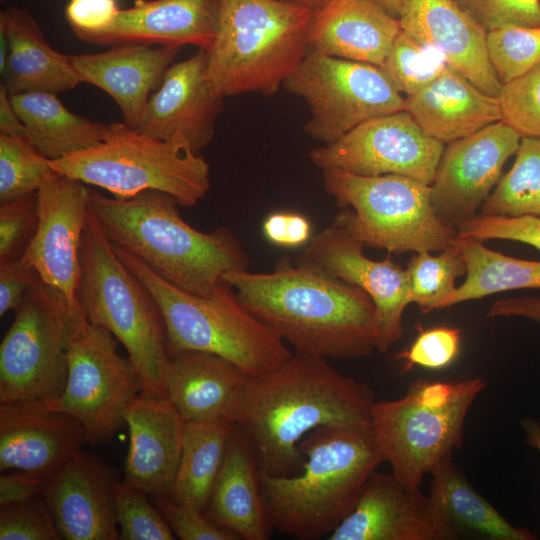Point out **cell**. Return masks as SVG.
I'll use <instances>...</instances> for the list:
<instances>
[{
  "mask_svg": "<svg viewBox=\"0 0 540 540\" xmlns=\"http://www.w3.org/2000/svg\"><path fill=\"white\" fill-rule=\"evenodd\" d=\"M117 339L92 324L83 310L70 322L68 377L50 408L75 417L83 426L86 443L107 444L126 426L132 402L142 383L129 358L117 350Z\"/></svg>",
  "mask_w": 540,
  "mask_h": 540,
  "instance_id": "obj_11",
  "label": "cell"
},
{
  "mask_svg": "<svg viewBox=\"0 0 540 540\" xmlns=\"http://www.w3.org/2000/svg\"><path fill=\"white\" fill-rule=\"evenodd\" d=\"M119 472L97 455L74 454L43 492L58 532L66 540H116Z\"/></svg>",
  "mask_w": 540,
  "mask_h": 540,
  "instance_id": "obj_18",
  "label": "cell"
},
{
  "mask_svg": "<svg viewBox=\"0 0 540 540\" xmlns=\"http://www.w3.org/2000/svg\"><path fill=\"white\" fill-rule=\"evenodd\" d=\"M311 223L302 214L289 211L270 213L264 220L262 231L265 238L272 244L295 248L309 242Z\"/></svg>",
  "mask_w": 540,
  "mask_h": 540,
  "instance_id": "obj_50",
  "label": "cell"
},
{
  "mask_svg": "<svg viewBox=\"0 0 540 540\" xmlns=\"http://www.w3.org/2000/svg\"><path fill=\"white\" fill-rule=\"evenodd\" d=\"M77 313L40 278L31 286L0 344V404L50 403L61 395L70 322Z\"/></svg>",
  "mask_w": 540,
  "mask_h": 540,
  "instance_id": "obj_12",
  "label": "cell"
},
{
  "mask_svg": "<svg viewBox=\"0 0 540 540\" xmlns=\"http://www.w3.org/2000/svg\"><path fill=\"white\" fill-rule=\"evenodd\" d=\"M113 247L157 301L170 355L184 350L216 354L248 376L272 371L293 355L279 336L240 303L228 283H221L210 296L191 294L160 277L131 253Z\"/></svg>",
  "mask_w": 540,
  "mask_h": 540,
  "instance_id": "obj_7",
  "label": "cell"
},
{
  "mask_svg": "<svg viewBox=\"0 0 540 540\" xmlns=\"http://www.w3.org/2000/svg\"><path fill=\"white\" fill-rule=\"evenodd\" d=\"M209 75L223 97L273 95L309 51L313 9L285 0H219Z\"/></svg>",
  "mask_w": 540,
  "mask_h": 540,
  "instance_id": "obj_5",
  "label": "cell"
},
{
  "mask_svg": "<svg viewBox=\"0 0 540 540\" xmlns=\"http://www.w3.org/2000/svg\"><path fill=\"white\" fill-rule=\"evenodd\" d=\"M512 168L500 178L480 214L540 216V138L523 137Z\"/></svg>",
  "mask_w": 540,
  "mask_h": 540,
  "instance_id": "obj_35",
  "label": "cell"
},
{
  "mask_svg": "<svg viewBox=\"0 0 540 540\" xmlns=\"http://www.w3.org/2000/svg\"><path fill=\"white\" fill-rule=\"evenodd\" d=\"M283 87L307 103L304 131L325 144L368 120L404 110L405 98L380 67L313 50Z\"/></svg>",
  "mask_w": 540,
  "mask_h": 540,
  "instance_id": "obj_13",
  "label": "cell"
},
{
  "mask_svg": "<svg viewBox=\"0 0 540 540\" xmlns=\"http://www.w3.org/2000/svg\"><path fill=\"white\" fill-rule=\"evenodd\" d=\"M328 540H447L428 495L375 472Z\"/></svg>",
  "mask_w": 540,
  "mask_h": 540,
  "instance_id": "obj_21",
  "label": "cell"
},
{
  "mask_svg": "<svg viewBox=\"0 0 540 540\" xmlns=\"http://www.w3.org/2000/svg\"><path fill=\"white\" fill-rule=\"evenodd\" d=\"M38 224L36 193L0 204V261L22 257Z\"/></svg>",
  "mask_w": 540,
  "mask_h": 540,
  "instance_id": "obj_43",
  "label": "cell"
},
{
  "mask_svg": "<svg viewBox=\"0 0 540 540\" xmlns=\"http://www.w3.org/2000/svg\"><path fill=\"white\" fill-rule=\"evenodd\" d=\"M490 62L502 84L540 63V26H506L487 32Z\"/></svg>",
  "mask_w": 540,
  "mask_h": 540,
  "instance_id": "obj_39",
  "label": "cell"
},
{
  "mask_svg": "<svg viewBox=\"0 0 540 540\" xmlns=\"http://www.w3.org/2000/svg\"><path fill=\"white\" fill-rule=\"evenodd\" d=\"M62 539L43 494L0 505V540Z\"/></svg>",
  "mask_w": 540,
  "mask_h": 540,
  "instance_id": "obj_42",
  "label": "cell"
},
{
  "mask_svg": "<svg viewBox=\"0 0 540 540\" xmlns=\"http://www.w3.org/2000/svg\"><path fill=\"white\" fill-rule=\"evenodd\" d=\"M50 477L25 471L1 472L0 505L14 503L43 494Z\"/></svg>",
  "mask_w": 540,
  "mask_h": 540,
  "instance_id": "obj_51",
  "label": "cell"
},
{
  "mask_svg": "<svg viewBox=\"0 0 540 540\" xmlns=\"http://www.w3.org/2000/svg\"><path fill=\"white\" fill-rule=\"evenodd\" d=\"M185 420L168 398L141 393L126 417L129 447L122 480L149 496H168L180 463Z\"/></svg>",
  "mask_w": 540,
  "mask_h": 540,
  "instance_id": "obj_23",
  "label": "cell"
},
{
  "mask_svg": "<svg viewBox=\"0 0 540 540\" xmlns=\"http://www.w3.org/2000/svg\"><path fill=\"white\" fill-rule=\"evenodd\" d=\"M90 191L83 182L54 171L36 192L38 224L22 255L45 284L65 297L74 314L81 310V248Z\"/></svg>",
  "mask_w": 540,
  "mask_h": 540,
  "instance_id": "obj_16",
  "label": "cell"
},
{
  "mask_svg": "<svg viewBox=\"0 0 540 540\" xmlns=\"http://www.w3.org/2000/svg\"><path fill=\"white\" fill-rule=\"evenodd\" d=\"M178 206L157 190L127 199L90 191V209L114 246L178 288L210 296L226 273L248 270V255L230 230L199 231L181 217Z\"/></svg>",
  "mask_w": 540,
  "mask_h": 540,
  "instance_id": "obj_3",
  "label": "cell"
},
{
  "mask_svg": "<svg viewBox=\"0 0 540 540\" xmlns=\"http://www.w3.org/2000/svg\"><path fill=\"white\" fill-rule=\"evenodd\" d=\"M209 53L173 62L151 94L137 130L159 139L183 135L195 152L207 146L223 110L224 97L209 75Z\"/></svg>",
  "mask_w": 540,
  "mask_h": 540,
  "instance_id": "obj_19",
  "label": "cell"
},
{
  "mask_svg": "<svg viewBox=\"0 0 540 540\" xmlns=\"http://www.w3.org/2000/svg\"><path fill=\"white\" fill-rule=\"evenodd\" d=\"M457 236L478 241L512 240L540 251V216H501L477 214L457 226Z\"/></svg>",
  "mask_w": 540,
  "mask_h": 540,
  "instance_id": "obj_44",
  "label": "cell"
},
{
  "mask_svg": "<svg viewBox=\"0 0 540 540\" xmlns=\"http://www.w3.org/2000/svg\"><path fill=\"white\" fill-rule=\"evenodd\" d=\"M180 49L127 43L100 53L72 55V62L82 83L106 92L120 108L123 122L136 129Z\"/></svg>",
  "mask_w": 540,
  "mask_h": 540,
  "instance_id": "obj_25",
  "label": "cell"
},
{
  "mask_svg": "<svg viewBox=\"0 0 540 540\" xmlns=\"http://www.w3.org/2000/svg\"><path fill=\"white\" fill-rule=\"evenodd\" d=\"M0 33L7 41L3 84L10 95L29 92L59 93L82 83L72 55L53 49L31 14L19 7L0 13Z\"/></svg>",
  "mask_w": 540,
  "mask_h": 540,
  "instance_id": "obj_29",
  "label": "cell"
},
{
  "mask_svg": "<svg viewBox=\"0 0 540 540\" xmlns=\"http://www.w3.org/2000/svg\"><path fill=\"white\" fill-rule=\"evenodd\" d=\"M146 493L122 480L116 488L115 510L122 540H173L174 533Z\"/></svg>",
  "mask_w": 540,
  "mask_h": 540,
  "instance_id": "obj_40",
  "label": "cell"
},
{
  "mask_svg": "<svg viewBox=\"0 0 540 540\" xmlns=\"http://www.w3.org/2000/svg\"><path fill=\"white\" fill-rule=\"evenodd\" d=\"M232 427L221 421L186 422L180 463L168 497L205 511Z\"/></svg>",
  "mask_w": 540,
  "mask_h": 540,
  "instance_id": "obj_33",
  "label": "cell"
},
{
  "mask_svg": "<svg viewBox=\"0 0 540 540\" xmlns=\"http://www.w3.org/2000/svg\"><path fill=\"white\" fill-rule=\"evenodd\" d=\"M119 11L117 0H69L65 16L75 35L85 41L109 27Z\"/></svg>",
  "mask_w": 540,
  "mask_h": 540,
  "instance_id": "obj_48",
  "label": "cell"
},
{
  "mask_svg": "<svg viewBox=\"0 0 540 540\" xmlns=\"http://www.w3.org/2000/svg\"><path fill=\"white\" fill-rule=\"evenodd\" d=\"M489 318L522 317L540 324V296H519L495 301L487 312Z\"/></svg>",
  "mask_w": 540,
  "mask_h": 540,
  "instance_id": "obj_52",
  "label": "cell"
},
{
  "mask_svg": "<svg viewBox=\"0 0 540 540\" xmlns=\"http://www.w3.org/2000/svg\"><path fill=\"white\" fill-rule=\"evenodd\" d=\"M487 383L479 376L459 381L416 379L404 396L374 403L371 428L392 473L419 489L425 475L463 445L468 411Z\"/></svg>",
  "mask_w": 540,
  "mask_h": 540,
  "instance_id": "obj_9",
  "label": "cell"
},
{
  "mask_svg": "<svg viewBox=\"0 0 540 540\" xmlns=\"http://www.w3.org/2000/svg\"><path fill=\"white\" fill-rule=\"evenodd\" d=\"M520 426L525 443L540 454V423L533 417H523Z\"/></svg>",
  "mask_w": 540,
  "mask_h": 540,
  "instance_id": "obj_54",
  "label": "cell"
},
{
  "mask_svg": "<svg viewBox=\"0 0 540 540\" xmlns=\"http://www.w3.org/2000/svg\"><path fill=\"white\" fill-rule=\"evenodd\" d=\"M453 242L461 250L467 272L451 306L509 290L540 289V261L510 257L471 238L456 236Z\"/></svg>",
  "mask_w": 540,
  "mask_h": 540,
  "instance_id": "obj_34",
  "label": "cell"
},
{
  "mask_svg": "<svg viewBox=\"0 0 540 540\" xmlns=\"http://www.w3.org/2000/svg\"><path fill=\"white\" fill-rule=\"evenodd\" d=\"M0 134L15 137L25 136V127L12 103L11 95L0 85Z\"/></svg>",
  "mask_w": 540,
  "mask_h": 540,
  "instance_id": "obj_53",
  "label": "cell"
},
{
  "mask_svg": "<svg viewBox=\"0 0 540 540\" xmlns=\"http://www.w3.org/2000/svg\"><path fill=\"white\" fill-rule=\"evenodd\" d=\"M248 375L216 354L184 350L170 355L167 398L185 422H234Z\"/></svg>",
  "mask_w": 540,
  "mask_h": 540,
  "instance_id": "obj_27",
  "label": "cell"
},
{
  "mask_svg": "<svg viewBox=\"0 0 540 540\" xmlns=\"http://www.w3.org/2000/svg\"><path fill=\"white\" fill-rule=\"evenodd\" d=\"M445 55L400 30L380 67L407 96L435 80L448 67Z\"/></svg>",
  "mask_w": 540,
  "mask_h": 540,
  "instance_id": "obj_37",
  "label": "cell"
},
{
  "mask_svg": "<svg viewBox=\"0 0 540 540\" xmlns=\"http://www.w3.org/2000/svg\"><path fill=\"white\" fill-rule=\"evenodd\" d=\"M174 535L181 540H241L232 531L210 520L204 511L168 496L154 497Z\"/></svg>",
  "mask_w": 540,
  "mask_h": 540,
  "instance_id": "obj_47",
  "label": "cell"
},
{
  "mask_svg": "<svg viewBox=\"0 0 540 540\" xmlns=\"http://www.w3.org/2000/svg\"><path fill=\"white\" fill-rule=\"evenodd\" d=\"M300 473L260 475L274 529L299 540L328 536L351 512L364 487L385 462L371 426L324 425L299 443Z\"/></svg>",
  "mask_w": 540,
  "mask_h": 540,
  "instance_id": "obj_4",
  "label": "cell"
},
{
  "mask_svg": "<svg viewBox=\"0 0 540 540\" xmlns=\"http://www.w3.org/2000/svg\"><path fill=\"white\" fill-rule=\"evenodd\" d=\"M219 0H135L109 27L85 42L97 45H194L209 51L219 24Z\"/></svg>",
  "mask_w": 540,
  "mask_h": 540,
  "instance_id": "obj_24",
  "label": "cell"
},
{
  "mask_svg": "<svg viewBox=\"0 0 540 540\" xmlns=\"http://www.w3.org/2000/svg\"><path fill=\"white\" fill-rule=\"evenodd\" d=\"M384 8L398 19L401 7V0H378Z\"/></svg>",
  "mask_w": 540,
  "mask_h": 540,
  "instance_id": "obj_55",
  "label": "cell"
},
{
  "mask_svg": "<svg viewBox=\"0 0 540 540\" xmlns=\"http://www.w3.org/2000/svg\"><path fill=\"white\" fill-rule=\"evenodd\" d=\"M400 30L378 0H328L313 10L309 50L381 67Z\"/></svg>",
  "mask_w": 540,
  "mask_h": 540,
  "instance_id": "obj_26",
  "label": "cell"
},
{
  "mask_svg": "<svg viewBox=\"0 0 540 540\" xmlns=\"http://www.w3.org/2000/svg\"><path fill=\"white\" fill-rule=\"evenodd\" d=\"M204 512L244 540H267L274 529L262 496L256 460L235 424Z\"/></svg>",
  "mask_w": 540,
  "mask_h": 540,
  "instance_id": "obj_30",
  "label": "cell"
},
{
  "mask_svg": "<svg viewBox=\"0 0 540 540\" xmlns=\"http://www.w3.org/2000/svg\"><path fill=\"white\" fill-rule=\"evenodd\" d=\"M364 247L335 217L330 226L309 240L295 263L365 291L377 311L376 350L385 353L404 333L403 312L412 303L409 277L391 253L375 261L364 255Z\"/></svg>",
  "mask_w": 540,
  "mask_h": 540,
  "instance_id": "obj_15",
  "label": "cell"
},
{
  "mask_svg": "<svg viewBox=\"0 0 540 540\" xmlns=\"http://www.w3.org/2000/svg\"><path fill=\"white\" fill-rule=\"evenodd\" d=\"M3 1V0H2Z\"/></svg>",
  "mask_w": 540,
  "mask_h": 540,
  "instance_id": "obj_57",
  "label": "cell"
},
{
  "mask_svg": "<svg viewBox=\"0 0 540 540\" xmlns=\"http://www.w3.org/2000/svg\"><path fill=\"white\" fill-rule=\"evenodd\" d=\"M398 20L403 32L439 49L450 67L498 97L502 83L489 59L487 32L454 0H401Z\"/></svg>",
  "mask_w": 540,
  "mask_h": 540,
  "instance_id": "obj_22",
  "label": "cell"
},
{
  "mask_svg": "<svg viewBox=\"0 0 540 540\" xmlns=\"http://www.w3.org/2000/svg\"><path fill=\"white\" fill-rule=\"evenodd\" d=\"M86 443L82 424L44 402L0 404V471L51 477Z\"/></svg>",
  "mask_w": 540,
  "mask_h": 540,
  "instance_id": "obj_20",
  "label": "cell"
},
{
  "mask_svg": "<svg viewBox=\"0 0 540 540\" xmlns=\"http://www.w3.org/2000/svg\"><path fill=\"white\" fill-rule=\"evenodd\" d=\"M374 390L335 370L325 358L300 353L276 369L248 376L234 417L260 475L300 473L301 440L324 426H371Z\"/></svg>",
  "mask_w": 540,
  "mask_h": 540,
  "instance_id": "obj_1",
  "label": "cell"
},
{
  "mask_svg": "<svg viewBox=\"0 0 540 540\" xmlns=\"http://www.w3.org/2000/svg\"><path fill=\"white\" fill-rule=\"evenodd\" d=\"M428 498L447 540L474 534L492 540H535L530 530L511 524L469 483L452 456L430 474Z\"/></svg>",
  "mask_w": 540,
  "mask_h": 540,
  "instance_id": "obj_31",
  "label": "cell"
},
{
  "mask_svg": "<svg viewBox=\"0 0 540 540\" xmlns=\"http://www.w3.org/2000/svg\"><path fill=\"white\" fill-rule=\"evenodd\" d=\"M25 127V138L47 159L55 160L102 142L109 124L70 111L50 92L11 95Z\"/></svg>",
  "mask_w": 540,
  "mask_h": 540,
  "instance_id": "obj_32",
  "label": "cell"
},
{
  "mask_svg": "<svg viewBox=\"0 0 540 540\" xmlns=\"http://www.w3.org/2000/svg\"><path fill=\"white\" fill-rule=\"evenodd\" d=\"M325 191L343 209L335 216L365 246L388 253L441 252L452 245L457 229L435 212L430 185L388 174L361 176L322 170Z\"/></svg>",
  "mask_w": 540,
  "mask_h": 540,
  "instance_id": "obj_10",
  "label": "cell"
},
{
  "mask_svg": "<svg viewBox=\"0 0 540 540\" xmlns=\"http://www.w3.org/2000/svg\"><path fill=\"white\" fill-rule=\"evenodd\" d=\"M461 331L458 328L440 326L420 329L414 342L395 355L404 363L403 371L414 366L442 369L452 363L459 353Z\"/></svg>",
  "mask_w": 540,
  "mask_h": 540,
  "instance_id": "obj_45",
  "label": "cell"
},
{
  "mask_svg": "<svg viewBox=\"0 0 540 540\" xmlns=\"http://www.w3.org/2000/svg\"><path fill=\"white\" fill-rule=\"evenodd\" d=\"M78 300L87 319L126 349L147 396L167 398L170 360L161 309L142 281L122 262L91 209L81 248Z\"/></svg>",
  "mask_w": 540,
  "mask_h": 540,
  "instance_id": "obj_6",
  "label": "cell"
},
{
  "mask_svg": "<svg viewBox=\"0 0 540 540\" xmlns=\"http://www.w3.org/2000/svg\"><path fill=\"white\" fill-rule=\"evenodd\" d=\"M53 172L25 137L0 134V202L36 193Z\"/></svg>",
  "mask_w": 540,
  "mask_h": 540,
  "instance_id": "obj_38",
  "label": "cell"
},
{
  "mask_svg": "<svg viewBox=\"0 0 540 540\" xmlns=\"http://www.w3.org/2000/svg\"><path fill=\"white\" fill-rule=\"evenodd\" d=\"M49 163L56 173L123 199L157 190L191 207L211 187L209 164L183 135L159 139L124 122L109 124L102 142Z\"/></svg>",
  "mask_w": 540,
  "mask_h": 540,
  "instance_id": "obj_8",
  "label": "cell"
},
{
  "mask_svg": "<svg viewBox=\"0 0 540 540\" xmlns=\"http://www.w3.org/2000/svg\"><path fill=\"white\" fill-rule=\"evenodd\" d=\"M443 151L444 144L426 135L402 110L358 125L337 141L312 149L309 157L322 170L395 174L430 185Z\"/></svg>",
  "mask_w": 540,
  "mask_h": 540,
  "instance_id": "obj_14",
  "label": "cell"
},
{
  "mask_svg": "<svg viewBox=\"0 0 540 540\" xmlns=\"http://www.w3.org/2000/svg\"><path fill=\"white\" fill-rule=\"evenodd\" d=\"M486 32L540 26V0H454Z\"/></svg>",
  "mask_w": 540,
  "mask_h": 540,
  "instance_id": "obj_46",
  "label": "cell"
},
{
  "mask_svg": "<svg viewBox=\"0 0 540 540\" xmlns=\"http://www.w3.org/2000/svg\"><path fill=\"white\" fill-rule=\"evenodd\" d=\"M520 142L521 136L516 131L498 121L449 143L430 184V199L436 214L456 229L477 215Z\"/></svg>",
  "mask_w": 540,
  "mask_h": 540,
  "instance_id": "obj_17",
  "label": "cell"
},
{
  "mask_svg": "<svg viewBox=\"0 0 540 540\" xmlns=\"http://www.w3.org/2000/svg\"><path fill=\"white\" fill-rule=\"evenodd\" d=\"M223 281L240 303L295 353L344 360L371 355L379 334L362 289L281 258L268 273L232 271Z\"/></svg>",
  "mask_w": 540,
  "mask_h": 540,
  "instance_id": "obj_2",
  "label": "cell"
},
{
  "mask_svg": "<svg viewBox=\"0 0 540 540\" xmlns=\"http://www.w3.org/2000/svg\"><path fill=\"white\" fill-rule=\"evenodd\" d=\"M39 278L36 270L22 257L0 261V316L15 311Z\"/></svg>",
  "mask_w": 540,
  "mask_h": 540,
  "instance_id": "obj_49",
  "label": "cell"
},
{
  "mask_svg": "<svg viewBox=\"0 0 540 540\" xmlns=\"http://www.w3.org/2000/svg\"><path fill=\"white\" fill-rule=\"evenodd\" d=\"M498 100L500 121L521 138H540V63L502 84Z\"/></svg>",
  "mask_w": 540,
  "mask_h": 540,
  "instance_id": "obj_41",
  "label": "cell"
},
{
  "mask_svg": "<svg viewBox=\"0 0 540 540\" xmlns=\"http://www.w3.org/2000/svg\"><path fill=\"white\" fill-rule=\"evenodd\" d=\"M404 110L426 135L443 144L468 137L501 120L498 97L484 93L450 66L407 96Z\"/></svg>",
  "mask_w": 540,
  "mask_h": 540,
  "instance_id": "obj_28",
  "label": "cell"
},
{
  "mask_svg": "<svg viewBox=\"0 0 540 540\" xmlns=\"http://www.w3.org/2000/svg\"><path fill=\"white\" fill-rule=\"evenodd\" d=\"M285 1H291V2L302 4V5H306L312 8L313 10H315L321 7L322 5H324L328 0H285Z\"/></svg>",
  "mask_w": 540,
  "mask_h": 540,
  "instance_id": "obj_56",
  "label": "cell"
},
{
  "mask_svg": "<svg viewBox=\"0 0 540 540\" xmlns=\"http://www.w3.org/2000/svg\"><path fill=\"white\" fill-rule=\"evenodd\" d=\"M439 255L429 251L415 253L408 265L411 302L421 313L451 306L457 287L455 281L467 272L460 248L454 242Z\"/></svg>",
  "mask_w": 540,
  "mask_h": 540,
  "instance_id": "obj_36",
  "label": "cell"
}]
</instances>
